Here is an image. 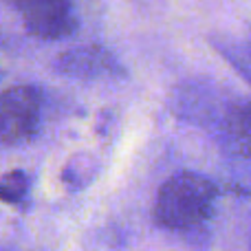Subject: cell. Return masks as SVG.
<instances>
[{"mask_svg":"<svg viewBox=\"0 0 251 251\" xmlns=\"http://www.w3.org/2000/svg\"><path fill=\"white\" fill-rule=\"evenodd\" d=\"M218 190L207 176L178 172L161 185L154 203V223L163 229L190 231L209 221Z\"/></svg>","mask_w":251,"mask_h":251,"instance_id":"1","label":"cell"},{"mask_svg":"<svg viewBox=\"0 0 251 251\" xmlns=\"http://www.w3.org/2000/svg\"><path fill=\"white\" fill-rule=\"evenodd\" d=\"M229 55H231V62L243 71L245 77H249L251 82V40L247 44H243V47H234L229 51Z\"/></svg>","mask_w":251,"mask_h":251,"instance_id":"7","label":"cell"},{"mask_svg":"<svg viewBox=\"0 0 251 251\" xmlns=\"http://www.w3.org/2000/svg\"><path fill=\"white\" fill-rule=\"evenodd\" d=\"M22 25L40 40L69 38L77 29L73 0H9Z\"/></svg>","mask_w":251,"mask_h":251,"instance_id":"3","label":"cell"},{"mask_svg":"<svg viewBox=\"0 0 251 251\" xmlns=\"http://www.w3.org/2000/svg\"><path fill=\"white\" fill-rule=\"evenodd\" d=\"M55 69L60 73L69 75V77H79V79H97L122 73V66L115 62L110 51H106L104 47H97V44L64 51L57 57Z\"/></svg>","mask_w":251,"mask_h":251,"instance_id":"4","label":"cell"},{"mask_svg":"<svg viewBox=\"0 0 251 251\" xmlns=\"http://www.w3.org/2000/svg\"><path fill=\"white\" fill-rule=\"evenodd\" d=\"M42 117V95L38 88L16 84L4 88L0 101V134L4 146H18L35 134Z\"/></svg>","mask_w":251,"mask_h":251,"instance_id":"2","label":"cell"},{"mask_svg":"<svg viewBox=\"0 0 251 251\" xmlns=\"http://www.w3.org/2000/svg\"><path fill=\"white\" fill-rule=\"evenodd\" d=\"M26 192H29V176L22 170H11L0 181V194L4 203H18L26 196Z\"/></svg>","mask_w":251,"mask_h":251,"instance_id":"6","label":"cell"},{"mask_svg":"<svg viewBox=\"0 0 251 251\" xmlns=\"http://www.w3.org/2000/svg\"><path fill=\"white\" fill-rule=\"evenodd\" d=\"M218 128L229 152L251 159V101L236 100L227 104L218 117Z\"/></svg>","mask_w":251,"mask_h":251,"instance_id":"5","label":"cell"}]
</instances>
